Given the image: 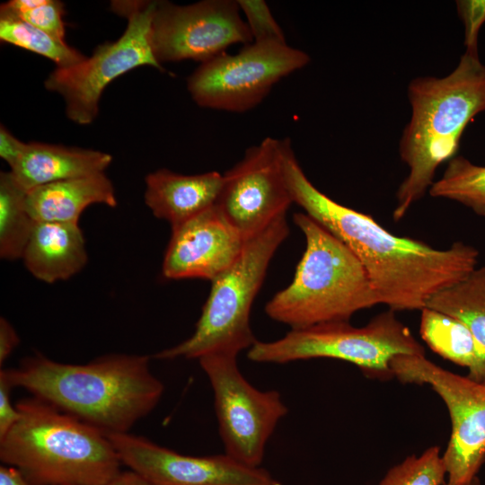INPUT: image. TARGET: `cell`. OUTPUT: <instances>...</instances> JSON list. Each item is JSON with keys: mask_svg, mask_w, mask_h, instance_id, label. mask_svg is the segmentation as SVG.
I'll list each match as a JSON object with an SVG mask.
<instances>
[{"mask_svg": "<svg viewBox=\"0 0 485 485\" xmlns=\"http://www.w3.org/2000/svg\"><path fill=\"white\" fill-rule=\"evenodd\" d=\"M444 485H450V484L445 482ZM465 485H481V482H480L478 477H476L474 480H472L471 482H469V483H467Z\"/></svg>", "mask_w": 485, "mask_h": 485, "instance_id": "34", "label": "cell"}, {"mask_svg": "<svg viewBox=\"0 0 485 485\" xmlns=\"http://www.w3.org/2000/svg\"><path fill=\"white\" fill-rule=\"evenodd\" d=\"M111 162L110 154L97 150L30 142L10 172L28 191L52 182L104 173Z\"/></svg>", "mask_w": 485, "mask_h": 485, "instance_id": "18", "label": "cell"}, {"mask_svg": "<svg viewBox=\"0 0 485 485\" xmlns=\"http://www.w3.org/2000/svg\"><path fill=\"white\" fill-rule=\"evenodd\" d=\"M27 143L16 138L4 125L0 127V157L8 163L10 170L20 161Z\"/></svg>", "mask_w": 485, "mask_h": 485, "instance_id": "30", "label": "cell"}, {"mask_svg": "<svg viewBox=\"0 0 485 485\" xmlns=\"http://www.w3.org/2000/svg\"><path fill=\"white\" fill-rule=\"evenodd\" d=\"M289 234L286 216L245 240L234 264L211 281L208 297L192 335L159 351L158 359H199L216 355L237 357L257 341L251 325L252 303L265 278L268 267Z\"/></svg>", "mask_w": 485, "mask_h": 485, "instance_id": "6", "label": "cell"}, {"mask_svg": "<svg viewBox=\"0 0 485 485\" xmlns=\"http://www.w3.org/2000/svg\"><path fill=\"white\" fill-rule=\"evenodd\" d=\"M288 139L267 137L224 175L216 206L247 240L286 216L293 203L284 169Z\"/></svg>", "mask_w": 485, "mask_h": 485, "instance_id": "13", "label": "cell"}, {"mask_svg": "<svg viewBox=\"0 0 485 485\" xmlns=\"http://www.w3.org/2000/svg\"><path fill=\"white\" fill-rule=\"evenodd\" d=\"M445 475L440 447L434 445L392 466L379 485H444Z\"/></svg>", "mask_w": 485, "mask_h": 485, "instance_id": "25", "label": "cell"}, {"mask_svg": "<svg viewBox=\"0 0 485 485\" xmlns=\"http://www.w3.org/2000/svg\"><path fill=\"white\" fill-rule=\"evenodd\" d=\"M5 370L14 388L105 435L128 433L154 410L164 392L145 355L110 354L79 365L36 354Z\"/></svg>", "mask_w": 485, "mask_h": 485, "instance_id": "2", "label": "cell"}, {"mask_svg": "<svg viewBox=\"0 0 485 485\" xmlns=\"http://www.w3.org/2000/svg\"><path fill=\"white\" fill-rule=\"evenodd\" d=\"M0 485H33L16 468L5 464L0 466Z\"/></svg>", "mask_w": 485, "mask_h": 485, "instance_id": "33", "label": "cell"}, {"mask_svg": "<svg viewBox=\"0 0 485 485\" xmlns=\"http://www.w3.org/2000/svg\"><path fill=\"white\" fill-rule=\"evenodd\" d=\"M93 204L117 206L113 184L105 173L38 186L26 195L28 211L36 222L78 224L84 209Z\"/></svg>", "mask_w": 485, "mask_h": 485, "instance_id": "19", "label": "cell"}, {"mask_svg": "<svg viewBox=\"0 0 485 485\" xmlns=\"http://www.w3.org/2000/svg\"><path fill=\"white\" fill-rule=\"evenodd\" d=\"M64 13L65 9L62 2L57 0H44L40 5L14 17L22 19L57 39L66 40L65 22L63 20Z\"/></svg>", "mask_w": 485, "mask_h": 485, "instance_id": "27", "label": "cell"}, {"mask_svg": "<svg viewBox=\"0 0 485 485\" xmlns=\"http://www.w3.org/2000/svg\"><path fill=\"white\" fill-rule=\"evenodd\" d=\"M293 203L343 242L364 266L380 304L396 311L422 310L436 293L465 278L479 251L463 242L447 249L397 236L370 215L341 205L319 190L300 167L291 146L284 162Z\"/></svg>", "mask_w": 485, "mask_h": 485, "instance_id": "1", "label": "cell"}, {"mask_svg": "<svg viewBox=\"0 0 485 485\" xmlns=\"http://www.w3.org/2000/svg\"><path fill=\"white\" fill-rule=\"evenodd\" d=\"M25 190L12 172L0 173V257L22 259L36 221L26 206Z\"/></svg>", "mask_w": 485, "mask_h": 485, "instance_id": "22", "label": "cell"}, {"mask_svg": "<svg viewBox=\"0 0 485 485\" xmlns=\"http://www.w3.org/2000/svg\"><path fill=\"white\" fill-rule=\"evenodd\" d=\"M483 383L485 384V381Z\"/></svg>", "mask_w": 485, "mask_h": 485, "instance_id": "35", "label": "cell"}, {"mask_svg": "<svg viewBox=\"0 0 485 485\" xmlns=\"http://www.w3.org/2000/svg\"><path fill=\"white\" fill-rule=\"evenodd\" d=\"M223 182L224 175L215 171L184 175L159 169L146 177L145 202L173 228L215 206Z\"/></svg>", "mask_w": 485, "mask_h": 485, "instance_id": "16", "label": "cell"}, {"mask_svg": "<svg viewBox=\"0 0 485 485\" xmlns=\"http://www.w3.org/2000/svg\"><path fill=\"white\" fill-rule=\"evenodd\" d=\"M20 419L0 438V460L33 485H100L123 465L101 430L34 396L16 404Z\"/></svg>", "mask_w": 485, "mask_h": 485, "instance_id": "4", "label": "cell"}, {"mask_svg": "<svg viewBox=\"0 0 485 485\" xmlns=\"http://www.w3.org/2000/svg\"><path fill=\"white\" fill-rule=\"evenodd\" d=\"M398 355L425 356L423 346L395 312L378 313L362 327L348 322H330L290 330L273 341H259L247 351L251 361L286 364L312 358H333L349 362L368 377H393L391 360Z\"/></svg>", "mask_w": 485, "mask_h": 485, "instance_id": "7", "label": "cell"}, {"mask_svg": "<svg viewBox=\"0 0 485 485\" xmlns=\"http://www.w3.org/2000/svg\"><path fill=\"white\" fill-rule=\"evenodd\" d=\"M100 485H154L139 473L130 469L121 470L116 476Z\"/></svg>", "mask_w": 485, "mask_h": 485, "instance_id": "32", "label": "cell"}, {"mask_svg": "<svg viewBox=\"0 0 485 485\" xmlns=\"http://www.w3.org/2000/svg\"><path fill=\"white\" fill-rule=\"evenodd\" d=\"M408 97L411 117L399 151L410 172L396 193V222L429 190L437 167L455 157L467 124L485 110V66L464 52L448 75L413 79Z\"/></svg>", "mask_w": 485, "mask_h": 485, "instance_id": "3", "label": "cell"}, {"mask_svg": "<svg viewBox=\"0 0 485 485\" xmlns=\"http://www.w3.org/2000/svg\"><path fill=\"white\" fill-rule=\"evenodd\" d=\"M309 61L305 52L287 43L252 41L234 55L223 53L201 63L189 76L188 90L201 107L245 112Z\"/></svg>", "mask_w": 485, "mask_h": 485, "instance_id": "9", "label": "cell"}, {"mask_svg": "<svg viewBox=\"0 0 485 485\" xmlns=\"http://www.w3.org/2000/svg\"><path fill=\"white\" fill-rule=\"evenodd\" d=\"M428 191L434 198L456 201L485 216V166L474 164L463 156L451 159L442 177Z\"/></svg>", "mask_w": 485, "mask_h": 485, "instance_id": "23", "label": "cell"}, {"mask_svg": "<svg viewBox=\"0 0 485 485\" xmlns=\"http://www.w3.org/2000/svg\"><path fill=\"white\" fill-rule=\"evenodd\" d=\"M22 259L42 282L69 279L88 260L84 234L78 224L36 222Z\"/></svg>", "mask_w": 485, "mask_h": 485, "instance_id": "17", "label": "cell"}, {"mask_svg": "<svg viewBox=\"0 0 485 485\" xmlns=\"http://www.w3.org/2000/svg\"><path fill=\"white\" fill-rule=\"evenodd\" d=\"M198 360L213 390L225 454L260 467L266 444L288 411L280 393L252 386L241 374L237 357L210 355Z\"/></svg>", "mask_w": 485, "mask_h": 485, "instance_id": "11", "label": "cell"}, {"mask_svg": "<svg viewBox=\"0 0 485 485\" xmlns=\"http://www.w3.org/2000/svg\"><path fill=\"white\" fill-rule=\"evenodd\" d=\"M19 336L13 325L4 317L0 319V366L1 367L19 345Z\"/></svg>", "mask_w": 485, "mask_h": 485, "instance_id": "31", "label": "cell"}, {"mask_svg": "<svg viewBox=\"0 0 485 485\" xmlns=\"http://www.w3.org/2000/svg\"><path fill=\"white\" fill-rule=\"evenodd\" d=\"M425 307L448 314L470 330L479 347L485 374V265L433 295Z\"/></svg>", "mask_w": 485, "mask_h": 485, "instance_id": "21", "label": "cell"}, {"mask_svg": "<svg viewBox=\"0 0 485 485\" xmlns=\"http://www.w3.org/2000/svg\"><path fill=\"white\" fill-rule=\"evenodd\" d=\"M120 461L154 485H281L269 472L226 454L193 456L130 433L106 435Z\"/></svg>", "mask_w": 485, "mask_h": 485, "instance_id": "14", "label": "cell"}, {"mask_svg": "<svg viewBox=\"0 0 485 485\" xmlns=\"http://www.w3.org/2000/svg\"><path fill=\"white\" fill-rule=\"evenodd\" d=\"M419 333L427 345L443 358L469 369L471 379L483 383L481 355L470 330L457 319L424 307Z\"/></svg>", "mask_w": 485, "mask_h": 485, "instance_id": "20", "label": "cell"}, {"mask_svg": "<svg viewBox=\"0 0 485 485\" xmlns=\"http://www.w3.org/2000/svg\"><path fill=\"white\" fill-rule=\"evenodd\" d=\"M251 42L237 1L204 0L186 5L156 2L151 43L161 65L186 59L204 63L233 44Z\"/></svg>", "mask_w": 485, "mask_h": 485, "instance_id": "12", "label": "cell"}, {"mask_svg": "<svg viewBox=\"0 0 485 485\" xmlns=\"http://www.w3.org/2000/svg\"><path fill=\"white\" fill-rule=\"evenodd\" d=\"M157 1H112L110 7L127 18L123 34L115 41L98 46L90 57L66 67H57L45 87L60 94L67 118L79 125L91 124L99 111L106 86L117 77L141 66L163 71L151 43V24Z\"/></svg>", "mask_w": 485, "mask_h": 485, "instance_id": "8", "label": "cell"}, {"mask_svg": "<svg viewBox=\"0 0 485 485\" xmlns=\"http://www.w3.org/2000/svg\"><path fill=\"white\" fill-rule=\"evenodd\" d=\"M294 222L305 250L292 282L267 303L269 318L296 330L348 322L380 304L364 266L343 242L305 213L295 214Z\"/></svg>", "mask_w": 485, "mask_h": 485, "instance_id": "5", "label": "cell"}, {"mask_svg": "<svg viewBox=\"0 0 485 485\" xmlns=\"http://www.w3.org/2000/svg\"><path fill=\"white\" fill-rule=\"evenodd\" d=\"M403 384H428L448 409L452 431L442 459L450 485L477 477L485 461V384L450 372L420 355H398L390 362Z\"/></svg>", "mask_w": 485, "mask_h": 485, "instance_id": "10", "label": "cell"}, {"mask_svg": "<svg viewBox=\"0 0 485 485\" xmlns=\"http://www.w3.org/2000/svg\"><path fill=\"white\" fill-rule=\"evenodd\" d=\"M244 242L216 204L172 228L163 275L169 279L203 278L211 282L234 264Z\"/></svg>", "mask_w": 485, "mask_h": 485, "instance_id": "15", "label": "cell"}, {"mask_svg": "<svg viewBox=\"0 0 485 485\" xmlns=\"http://www.w3.org/2000/svg\"><path fill=\"white\" fill-rule=\"evenodd\" d=\"M0 40L53 61L57 67L75 65L84 59L76 48L14 16L0 15Z\"/></svg>", "mask_w": 485, "mask_h": 485, "instance_id": "24", "label": "cell"}, {"mask_svg": "<svg viewBox=\"0 0 485 485\" xmlns=\"http://www.w3.org/2000/svg\"><path fill=\"white\" fill-rule=\"evenodd\" d=\"M254 42L287 43L285 34L263 0H238Z\"/></svg>", "mask_w": 485, "mask_h": 485, "instance_id": "26", "label": "cell"}, {"mask_svg": "<svg viewBox=\"0 0 485 485\" xmlns=\"http://www.w3.org/2000/svg\"><path fill=\"white\" fill-rule=\"evenodd\" d=\"M13 386L5 368L0 370V438L3 437L10 428L20 419V411L16 405H13L11 392Z\"/></svg>", "mask_w": 485, "mask_h": 485, "instance_id": "29", "label": "cell"}, {"mask_svg": "<svg viewBox=\"0 0 485 485\" xmlns=\"http://www.w3.org/2000/svg\"><path fill=\"white\" fill-rule=\"evenodd\" d=\"M456 7L464 25L465 52L478 55V35L485 22V0H460Z\"/></svg>", "mask_w": 485, "mask_h": 485, "instance_id": "28", "label": "cell"}]
</instances>
